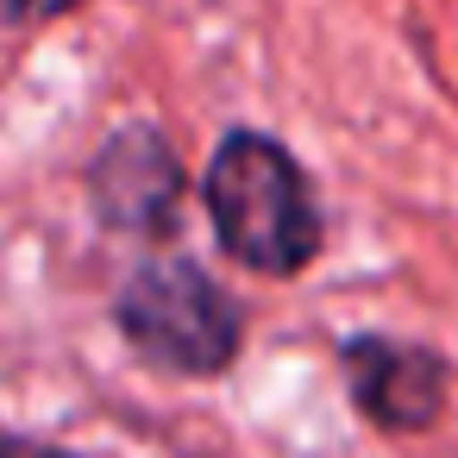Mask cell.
I'll return each mask as SVG.
<instances>
[{
    "label": "cell",
    "instance_id": "7a4b0ae2",
    "mask_svg": "<svg viewBox=\"0 0 458 458\" xmlns=\"http://www.w3.org/2000/svg\"><path fill=\"white\" fill-rule=\"evenodd\" d=\"M114 327L126 333V345L164 370L182 377H208L226 370L239 352V301L195 264V258H157L145 270H132L114 295Z\"/></svg>",
    "mask_w": 458,
    "mask_h": 458
},
{
    "label": "cell",
    "instance_id": "8992f818",
    "mask_svg": "<svg viewBox=\"0 0 458 458\" xmlns=\"http://www.w3.org/2000/svg\"><path fill=\"white\" fill-rule=\"evenodd\" d=\"M0 458H70V452L38 445V439H0Z\"/></svg>",
    "mask_w": 458,
    "mask_h": 458
},
{
    "label": "cell",
    "instance_id": "5b68a950",
    "mask_svg": "<svg viewBox=\"0 0 458 458\" xmlns=\"http://www.w3.org/2000/svg\"><path fill=\"white\" fill-rule=\"evenodd\" d=\"M76 0H0V26H38V20H57Z\"/></svg>",
    "mask_w": 458,
    "mask_h": 458
},
{
    "label": "cell",
    "instance_id": "3957f363",
    "mask_svg": "<svg viewBox=\"0 0 458 458\" xmlns=\"http://www.w3.org/2000/svg\"><path fill=\"white\" fill-rule=\"evenodd\" d=\"M345 389L389 433L433 427L439 408H445V370H439V358L420 352V345H408V339H383V333H364V339L345 345Z\"/></svg>",
    "mask_w": 458,
    "mask_h": 458
},
{
    "label": "cell",
    "instance_id": "6da1fadb",
    "mask_svg": "<svg viewBox=\"0 0 458 458\" xmlns=\"http://www.w3.org/2000/svg\"><path fill=\"white\" fill-rule=\"evenodd\" d=\"M201 201L214 214V233L226 245V258L270 270V276H295L314 251H320V208L314 189L301 176V164L264 139V132H233L220 139Z\"/></svg>",
    "mask_w": 458,
    "mask_h": 458
},
{
    "label": "cell",
    "instance_id": "277c9868",
    "mask_svg": "<svg viewBox=\"0 0 458 458\" xmlns=\"http://www.w3.org/2000/svg\"><path fill=\"white\" fill-rule=\"evenodd\" d=\"M95 201L107 214V226L126 233H170L176 201H182V170L170 157V145L151 126H126L107 139V151L95 157Z\"/></svg>",
    "mask_w": 458,
    "mask_h": 458
}]
</instances>
